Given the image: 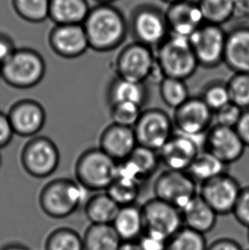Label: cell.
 <instances>
[{
  "label": "cell",
  "mask_w": 249,
  "mask_h": 250,
  "mask_svg": "<svg viewBox=\"0 0 249 250\" xmlns=\"http://www.w3.org/2000/svg\"><path fill=\"white\" fill-rule=\"evenodd\" d=\"M92 192L78 181L56 179L48 183L41 190L40 205L46 215L54 219L70 216L81 207L85 206Z\"/></svg>",
  "instance_id": "6da1fadb"
},
{
  "label": "cell",
  "mask_w": 249,
  "mask_h": 250,
  "mask_svg": "<svg viewBox=\"0 0 249 250\" xmlns=\"http://www.w3.org/2000/svg\"><path fill=\"white\" fill-rule=\"evenodd\" d=\"M84 27L89 46L99 52L113 51L125 39L126 24L122 15L112 8H99L88 14Z\"/></svg>",
  "instance_id": "7a4b0ae2"
},
{
  "label": "cell",
  "mask_w": 249,
  "mask_h": 250,
  "mask_svg": "<svg viewBox=\"0 0 249 250\" xmlns=\"http://www.w3.org/2000/svg\"><path fill=\"white\" fill-rule=\"evenodd\" d=\"M155 50V60L164 77L186 81L200 67L188 38L169 34Z\"/></svg>",
  "instance_id": "3957f363"
},
{
  "label": "cell",
  "mask_w": 249,
  "mask_h": 250,
  "mask_svg": "<svg viewBox=\"0 0 249 250\" xmlns=\"http://www.w3.org/2000/svg\"><path fill=\"white\" fill-rule=\"evenodd\" d=\"M45 62L39 52L31 49H18L0 65L1 78L17 89H29L44 78Z\"/></svg>",
  "instance_id": "277c9868"
},
{
  "label": "cell",
  "mask_w": 249,
  "mask_h": 250,
  "mask_svg": "<svg viewBox=\"0 0 249 250\" xmlns=\"http://www.w3.org/2000/svg\"><path fill=\"white\" fill-rule=\"evenodd\" d=\"M117 162L100 148L88 149L81 155L75 166L78 182L91 191H105L116 178Z\"/></svg>",
  "instance_id": "5b68a950"
},
{
  "label": "cell",
  "mask_w": 249,
  "mask_h": 250,
  "mask_svg": "<svg viewBox=\"0 0 249 250\" xmlns=\"http://www.w3.org/2000/svg\"><path fill=\"white\" fill-rule=\"evenodd\" d=\"M138 146L158 152L174 133L172 118L161 108L143 110L133 127Z\"/></svg>",
  "instance_id": "8992f818"
},
{
  "label": "cell",
  "mask_w": 249,
  "mask_h": 250,
  "mask_svg": "<svg viewBox=\"0 0 249 250\" xmlns=\"http://www.w3.org/2000/svg\"><path fill=\"white\" fill-rule=\"evenodd\" d=\"M188 40L199 66L213 68L224 63L227 34L221 26L205 22Z\"/></svg>",
  "instance_id": "52a82bcc"
},
{
  "label": "cell",
  "mask_w": 249,
  "mask_h": 250,
  "mask_svg": "<svg viewBox=\"0 0 249 250\" xmlns=\"http://www.w3.org/2000/svg\"><path fill=\"white\" fill-rule=\"evenodd\" d=\"M199 186L187 172L166 169L154 183L155 197L180 211L198 194Z\"/></svg>",
  "instance_id": "ba28073f"
},
{
  "label": "cell",
  "mask_w": 249,
  "mask_h": 250,
  "mask_svg": "<svg viewBox=\"0 0 249 250\" xmlns=\"http://www.w3.org/2000/svg\"><path fill=\"white\" fill-rule=\"evenodd\" d=\"M21 161L29 175L43 179L57 170L60 154L52 140L45 137H37L31 139L24 146Z\"/></svg>",
  "instance_id": "9c48e42d"
},
{
  "label": "cell",
  "mask_w": 249,
  "mask_h": 250,
  "mask_svg": "<svg viewBox=\"0 0 249 250\" xmlns=\"http://www.w3.org/2000/svg\"><path fill=\"white\" fill-rule=\"evenodd\" d=\"M155 65V54L147 45L134 42L123 48L115 62L119 78L145 83L149 79Z\"/></svg>",
  "instance_id": "30bf717a"
},
{
  "label": "cell",
  "mask_w": 249,
  "mask_h": 250,
  "mask_svg": "<svg viewBox=\"0 0 249 250\" xmlns=\"http://www.w3.org/2000/svg\"><path fill=\"white\" fill-rule=\"evenodd\" d=\"M205 136H189L174 132L158 151L161 163L166 168L187 172L199 153L204 149Z\"/></svg>",
  "instance_id": "8fae6325"
},
{
  "label": "cell",
  "mask_w": 249,
  "mask_h": 250,
  "mask_svg": "<svg viewBox=\"0 0 249 250\" xmlns=\"http://www.w3.org/2000/svg\"><path fill=\"white\" fill-rule=\"evenodd\" d=\"M141 208L145 231L157 234L168 240L184 227L181 211L162 200L154 197Z\"/></svg>",
  "instance_id": "7c38bea8"
},
{
  "label": "cell",
  "mask_w": 249,
  "mask_h": 250,
  "mask_svg": "<svg viewBox=\"0 0 249 250\" xmlns=\"http://www.w3.org/2000/svg\"><path fill=\"white\" fill-rule=\"evenodd\" d=\"M242 187L234 177L225 172L199 186L198 194L218 215L232 213Z\"/></svg>",
  "instance_id": "4fadbf2b"
},
{
  "label": "cell",
  "mask_w": 249,
  "mask_h": 250,
  "mask_svg": "<svg viewBox=\"0 0 249 250\" xmlns=\"http://www.w3.org/2000/svg\"><path fill=\"white\" fill-rule=\"evenodd\" d=\"M214 113L201 97H190L174 109L173 125L176 132L189 136H205L212 127Z\"/></svg>",
  "instance_id": "5bb4252c"
},
{
  "label": "cell",
  "mask_w": 249,
  "mask_h": 250,
  "mask_svg": "<svg viewBox=\"0 0 249 250\" xmlns=\"http://www.w3.org/2000/svg\"><path fill=\"white\" fill-rule=\"evenodd\" d=\"M246 146L235 128L212 125L206 134L204 149L226 165L239 161Z\"/></svg>",
  "instance_id": "9a60e30c"
},
{
  "label": "cell",
  "mask_w": 249,
  "mask_h": 250,
  "mask_svg": "<svg viewBox=\"0 0 249 250\" xmlns=\"http://www.w3.org/2000/svg\"><path fill=\"white\" fill-rule=\"evenodd\" d=\"M132 30L137 42L151 49L158 47L169 35L165 14L152 8H144L135 14Z\"/></svg>",
  "instance_id": "2e32d148"
},
{
  "label": "cell",
  "mask_w": 249,
  "mask_h": 250,
  "mask_svg": "<svg viewBox=\"0 0 249 250\" xmlns=\"http://www.w3.org/2000/svg\"><path fill=\"white\" fill-rule=\"evenodd\" d=\"M8 118L15 134L34 137L43 128L46 115L42 105L32 99H23L14 104L8 112Z\"/></svg>",
  "instance_id": "e0dca14e"
},
{
  "label": "cell",
  "mask_w": 249,
  "mask_h": 250,
  "mask_svg": "<svg viewBox=\"0 0 249 250\" xmlns=\"http://www.w3.org/2000/svg\"><path fill=\"white\" fill-rule=\"evenodd\" d=\"M49 41L56 54L67 59L79 58L90 48L84 27L81 24L58 25L51 32Z\"/></svg>",
  "instance_id": "ac0fdd59"
},
{
  "label": "cell",
  "mask_w": 249,
  "mask_h": 250,
  "mask_svg": "<svg viewBox=\"0 0 249 250\" xmlns=\"http://www.w3.org/2000/svg\"><path fill=\"white\" fill-rule=\"evenodd\" d=\"M165 17L169 34L188 39L205 23L198 3L188 0L171 4Z\"/></svg>",
  "instance_id": "d6986e66"
},
{
  "label": "cell",
  "mask_w": 249,
  "mask_h": 250,
  "mask_svg": "<svg viewBox=\"0 0 249 250\" xmlns=\"http://www.w3.org/2000/svg\"><path fill=\"white\" fill-rule=\"evenodd\" d=\"M138 146L132 127L113 123L102 133L99 148L119 163L131 156Z\"/></svg>",
  "instance_id": "ffe728a7"
},
{
  "label": "cell",
  "mask_w": 249,
  "mask_h": 250,
  "mask_svg": "<svg viewBox=\"0 0 249 250\" xmlns=\"http://www.w3.org/2000/svg\"><path fill=\"white\" fill-rule=\"evenodd\" d=\"M224 63L235 74L249 75V27L227 34Z\"/></svg>",
  "instance_id": "44dd1931"
},
{
  "label": "cell",
  "mask_w": 249,
  "mask_h": 250,
  "mask_svg": "<svg viewBox=\"0 0 249 250\" xmlns=\"http://www.w3.org/2000/svg\"><path fill=\"white\" fill-rule=\"evenodd\" d=\"M183 224L200 233H208L215 227L218 214L197 194L182 210Z\"/></svg>",
  "instance_id": "7402d4cb"
},
{
  "label": "cell",
  "mask_w": 249,
  "mask_h": 250,
  "mask_svg": "<svg viewBox=\"0 0 249 250\" xmlns=\"http://www.w3.org/2000/svg\"><path fill=\"white\" fill-rule=\"evenodd\" d=\"M111 225L122 241H138L145 231L141 207H121Z\"/></svg>",
  "instance_id": "603a6c76"
},
{
  "label": "cell",
  "mask_w": 249,
  "mask_h": 250,
  "mask_svg": "<svg viewBox=\"0 0 249 250\" xmlns=\"http://www.w3.org/2000/svg\"><path fill=\"white\" fill-rule=\"evenodd\" d=\"M108 97L110 105L125 103L143 108L148 98V91L145 83L116 77L109 85Z\"/></svg>",
  "instance_id": "cb8c5ba5"
},
{
  "label": "cell",
  "mask_w": 249,
  "mask_h": 250,
  "mask_svg": "<svg viewBox=\"0 0 249 250\" xmlns=\"http://www.w3.org/2000/svg\"><path fill=\"white\" fill-rule=\"evenodd\" d=\"M120 208L107 193H98L85 204L84 213L91 224L111 225Z\"/></svg>",
  "instance_id": "d4e9b609"
},
{
  "label": "cell",
  "mask_w": 249,
  "mask_h": 250,
  "mask_svg": "<svg viewBox=\"0 0 249 250\" xmlns=\"http://www.w3.org/2000/svg\"><path fill=\"white\" fill-rule=\"evenodd\" d=\"M88 14L84 0H51L50 15L58 25L81 24Z\"/></svg>",
  "instance_id": "484cf974"
},
{
  "label": "cell",
  "mask_w": 249,
  "mask_h": 250,
  "mask_svg": "<svg viewBox=\"0 0 249 250\" xmlns=\"http://www.w3.org/2000/svg\"><path fill=\"white\" fill-rule=\"evenodd\" d=\"M84 250H118L122 239L112 225L91 224L85 230Z\"/></svg>",
  "instance_id": "4316f807"
},
{
  "label": "cell",
  "mask_w": 249,
  "mask_h": 250,
  "mask_svg": "<svg viewBox=\"0 0 249 250\" xmlns=\"http://www.w3.org/2000/svg\"><path fill=\"white\" fill-rule=\"evenodd\" d=\"M227 166L212 154L203 149L195 157L187 172L197 185H201L226 172Z\"/></svg>",
  "instance_id": "83f0119b"
},
{
  "label": "cell",
  "mask_w": 249,
  "mask_h": 250,
  "mask_svg": "<svg viewBox=\"0 0 249 250\" xmlns=\"http://www.w3.org/2000/svg\"><path fill=\"white\" fill-rule=\"evenodd\" d=\"M126 160L134 167L142 182L149 179L161 164L157 151L140 146L136 147Z\"/></svg>",
  "instance_id": "f1b7e54d"
},
{
  "label": "cell",
  "mask_w": 249,
  "mask_h": 250,
  "mask_svg": "<svg viewBox=\"0 0 249 250\" xmlns=\"http://www.w3.org/2000/svg\"><path fill=\"white\" fill-rule=\"evenodd\" d=\"M206 23L221 26L234 17L233 0H199Z\"/></svg>",
  "instance_id": "f546056e"
},
{
  "label": "cell",
  "mask_w": 249,
  "mask_h": 250,
  "mask_svg": "<svg viewBox=\"0 0 249 250\" xmlns=\"http://www.w3.org/2000/svg\"><path fill=\"white\" fill-rule=\"evenodd\" d=\"M159 85L162 101L173 110L190 98L186 81L165 77Z\"/></svg>",
  "instance_id": "4dcf8cb0"
},
{
  "label": "cell",
  "mask_w": 249,
  "mask_h": 250,
  "mask_svg": "<svg viewBox=\"0 0 249 250\" xmlns=\"http://www.w3.org/2000/svg\"><path fill=\"white\" fill-rule=\"evenodd\" d=\"M205 235L184 227L169 238L166 250H207Z\"/></svg>",
  "instance_id": "1f68e13d"
},
{
  "label": "cell",
  "mask_w": 249,
  "mask_h": 250,
  "mask_svg": "<svg viewBox=\"0 0 249 250\" xmlns=\"http://www.w3.org/2000/svg\"><path fill=\"white\" fill-rule=\"evenodd\" d=\"M45 250H84L83 237L70 228H58L46 238Z\"/></svg>",
  "instance_id": "d6a6232c"
},
{
  "label": "cell",
  "mask_w": 249,
  "mask_h": 250,
  "mask_svg": "<svg viewBox=\"0 0 249 250\" xmlns=\"http://www.w3.org/2000/svg\"><path fill=\"white\" fill-rule=\"evenodd\" d=\"M140 185L115 179L105 192L120 207L128 206L136 203L140 194Z\"/></svg>",
  "instance_id": "836d02e7"
},
{
  "label": "cell",
  "mask_w": 249,
  "mask_h": 250,
  "mask_svg": "<svg viewBox=\"0 0 249 250\" xmlns=\"http://www.w3.org/2000/svg\"><path fill=\"white\" fill-rule=\"evenodd\" d=\"M226 84L230 102L243 110L249 108V74H235Z\"/></svg>",
  "instance_id": "e575fe53"
},
{
  "label": "cell",
  "mask_w": 249,
  "mask_h": 250,
  "mask_svg": "<svg viewBox=\"0 0 249 250\" xmlns=\"http://www.w3.org/2000/svg\"><path fill=\"white\" fill-rule=\"evenodd\" d=\"M201 98L213 113L230 103L227 84L224 82H212L208 84Z\"/></svg>",
  "instance_id": "d590c367"
},
{
  "label": "cell",
  "mask_w": 249,
  "mask_h": 250,
  "mask_svg": "<svg viewBox=\"0 0 249 250\" xmlns=\"http://www.w3.org/2000/svg\"><path fill=\"white\" fill-rule=\"evenodd\" d=\"M18 12L27 21H41L50 15L51 0H17Z\"/></svg>",
  "instance_id": "8d00e7d4"
},
{
  "label": "cell",
  "mask_w": 249,
  "mask_h": 250,
  "mask_svg": "<svg viewBox=\"0 0 249 250\" xmlns=\"http://www.w3.org/2000/svg\"><path fill=\"white\" fill-rule=\"evenodd\" d=\"M143 112V108L132 104H115L111 105L113 123L128 127H134Z\"/></svg>",
  "instance_id": "74e56055"
},
{
  "label": "cell",
  "mask_w": 249,
  "mask_h": 250,
  "mask_svg": "<svg viewBox=\"0 0 249 250\" xmlns=\"http://www.w3.org/2000/svg\"><path fill=\"white\" fill-rule=\"evenodd\" d=\"M243 108L230 102L228 104L214 112L213 119H215V125L236 128V125L238 124L240 118L243 115Z\"/></svg>",
  "instance_id": "f35d334b"
},
{
  "label": "cell",
  "mask_w": 249,
  "mask_h": 250,
  "mask_svg": "<svg viewBox=\"0 0 249 250\" xmlns=\"http://www.w3.org/2000/svg\"><path fill=\"white\" fill-rule=\"evenodd\" d=\"M232 214L240 225L249 228V186L241 189Z\"/></svg>",
  "instance_id": "ab89813d"
},
{
  "label": "cell",
  "mask_w": 249,
  "mask_h": 250,
  "mask_svg": "<svg viewBox=\"0 0 249 250\" xmlns=\"http://www.w3.org/2000/svg\"><path fill=\"white\" fill-rule=\"evenodd\" d=\"M138 241L142 250H166L167 243V239L148 231H144Z\"/></svg>",
  "instance_id": "60d3db41"
},
{
  "label": "cell",
  "mask_w": 249,
  "mask_h": 250,
  "mask_svg": "<svg viewBox=\"0 0 249 250\" xmlns=\"http://www.w3.org/2000/svg\"><path fill=\"white\" fill-rule=\"evenodd\" d=\"M14 134L8 115L0 111V149L10 144Z\"/></svg>",
  "instance_id": "b9f144b4"
},
{
  "label": "cell",
  "mask_w": 249,
  "mask_h": 250,
  "mask_svg": "<svg viewBox=\"0 0 249 250\" xmlns=\"http://www.w3.org/2000/svg\"><path fill=\"white\" fill-rule=\"evenodd\" d=\"M207 250H243L238 242L231 238L222 237L209 244Z\"/></svg>",
  "instance_id": "7bdbcfd3"
},
{
  "label": "cell",
  "mask_w": 249,
  "mask_h": 250,
  "mask_svg": "<svg viewBox=\"0 0 249 250\" xmlns=\"http://www.w3.org/2000/svg\"><path fill=\"white\" fill-rule=\"evenodd\" d=\"M236 131L246 147H249V108L244 109L236 125Z\"/></svg>",
  "instance_id": "ee69618b"
},
{
  "label": "cell",
  "mask_w": 249,
  "mask_h": 250,
  "mask_svg": "<svg viewBox=\"0 0 249 250\" xmlns=\"http://www.w3.org/2000/svg\"><path fill=\"white\" fill-rule=\"evenodd\" d=\"M17 49L9 38L0 35V65L3 64Z\"/></svg>",
  "instance_id": "f6af8a7d"
},
{
  "label": "cell",
  "mask_w": 249,
  "mask_h": 250,
  "mask_svg": "<svg viewBox=\"0 0 249 250\" xmlns=\"http://www.w3.org/2000/svg\"><path fill=\"white\" fill-rule=\"evenodd\" d=\"M234 16L249 17V0H233Z\"/></svg>",
  "instance_id": "bcb514c9"
},
{
  "label": "cell",
  "mask_w": 249,
  "mask_h": 250,
  "mask_svg": "<svg viewBox=\"0 0 249 250\" xmlns=\"http://www.w3.org/2000/svg\"><path fill=\"white\" fill-rule=\"evenodd\" d=\"M118 250H142L138 241H122Z\"/></svg>",
  "instance_id": "7dc6e473"
},
{
  "label": "cell",
  "mask_w": 249,
  "mask_h": 250,
  "mask_svg": "<svg viewBox=\"0 0 249 250\" xmlns=\"http://www.w3.org/2000/svg\"><path fill=\"white\" fill-rule=\"evenodd\" d=\"M0 250H29L27 247H25L21 244H10L5 245Z\"/></svg>",
  "instance_id": "c3c4849f"
},
{
  "label": "cell",
  "mask_w": 249,
  "mask_h": 250,
  "mask_svg": "<svg viewBox=\"0 0 249 250\" xmlns=\"http://www.w3.org/2000/svg\"><path fill=\"white\" fill-rule=\"evenodd\" d=\"M163 1L172 4V3H179V2H181V1H184V0H163Z\"/></svg>",
  "instance_id": "681fc988"
},
{
  "label": "cell",
  "mask_w": 249,
  "mask_h": 250,
  "mask_svg": "<svg viewBox=\"0 0 249 250\" xmlns=\"http://www.w3.org/2000/svg\"><path fill=\"white\" fill-rule=\"evenodd\" d=\"M1 163H2V157H1V155H0V167H1Z\"/></svg>",
  "instance_id": "f907efd6"
},
{
  "label": "cell",
  "mask_w": 249,
  "mask_h": 250,
  "mask_svg": "<svg viewBox=\"0 0 249 250\" xmlns=\"http://www.w3.org/2000/svg\"><path fill=\"white\" fill-rule=\"evenodd\" d=\"M249 229V231H248V239H249V228H248Z\"/></svg>",
  "instance_id": "816d5d0a"
},
{
  "label": "cell",
  "mask_w": 249,
  "mask_h": 250,
  "mask_svg": "<svg viewBox=\"0 0 249 250\" xmlns=\"http://www.w3.org/2000/svg\"><path fill=\"white\" fill-rule=\"evenodd\" d=\"M0 79H1V70H0Z\"/></svg>",
  "instance_id": "f5cc1de1"
},
{
  "label": "cell",
  "mask_w": 249,
  "mask_h": 250,
  "mask_svg": "<svg viewBox=\"0 0 249 250\" xmlns=\"http://www.w3.org/2000/svg\"></svg>",
  "instance_id": "db71d44e"
}]
</instances>
